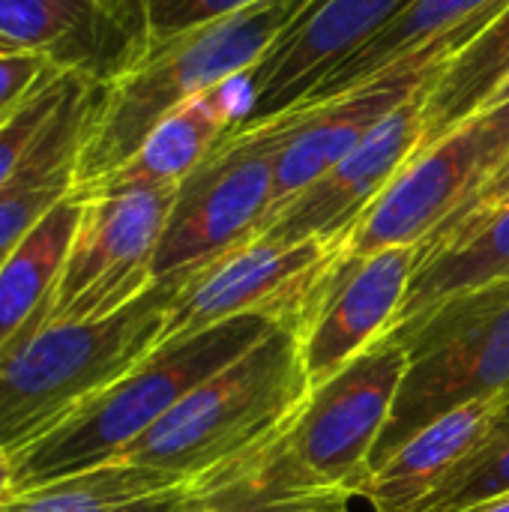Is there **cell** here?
<instances>
[{"mask_svg": "<svg viewBox=\"0 0 509 512\" xmlns=\"http://www.w3.org/2000/svg\"><path fill=\"white\" fill-rule=\"evenodd\" d=\"M509 153V105L480 111L420 150L369 204L345 237L357 261L396 246L426 243Z\"/></svg>", "mask_w": 509, "mask_h": 512, "instance_id": "10", "label": "cell"}, {"mask_svg": "<svg viewBox=\"0 0 509 512\" xmlns=\"http://www.w3.org/2000/svg\"><path fill=\"white\" fill-rule=\"evenodd\" d=\"M390 339L405 348L408 369L372 468L447 411L509 396V282L447 297Z\"/></svg>", "mask_w": 509, "mask_h": 512, "instance_id": "6", "label": "cell"}, {"mask_svg": "<svg viewBox=\"0 0 509 512\" xmlns=\"http://www.w3.org/2000/svg\"><path fill=\"white\" fill-rule=\"evenodd\" d=\"M507 6L509 0H411L366 48L345 60L297 108L330 102L396 72L441 66L477 39Z\"/></svg>", "mask_w": 509, "mask_h": 512, "instance_id": "15", "label": "cell"}, {"mask_svg": "<svg viewBox=\"0 0 509 512\" xmlns=\"http://www.w3.org/2000/svg\"><path fill=\"white\" fill-rule=\"evenodd\" d=\"M84 201L72 192L57 201L15 246L0 267V354L36 321L45 318L63 276Z\"/></svg>", "mask_w": 509, "mask_h": 512, "instance_id": "22", "label": "cell"}, {"mask_svg": "<svg viewBox=\"0 0 509 512\" xmlns=\"http://www.w3.org/2000/svg\"><path fill=\"white\" fill-rule=\"evenodd\" d=\"M309 3L258 0L147 45L126 72L102 84L78 153L72 192L81 195L120 171L171 111L246 75Z\"/></svg>", "mask_w": 509, "mask_h": 512, "instance_id": "2", "label": "cell"}, {"mask_svg": "<svg viewBox=\"0 0 509 512\" xmlns=\"http://www.w3.org/2000/svg\"><path fill=\"white\" fill-rule=\"evenodd\" d=\"M12 492H15V465H12V456L0 453V504L12 498Z\"/></svg>", "mask_w": 509, "mask_h": 512, "instance_id": "30", "label": "cell"}, {"mask_svg": "<svg viewBox=\"0 0 509 512\" xmlns=\"http://www.w3.org/2000/svg\"><path fill=\"white\" fill-rule=\"evenodd\" d=\"M240 114H243L240 78L189 99L147 135L141 150L120 171H114L93 189L81 192V198L102 189L180 186L225 141V135L237 126Z\"/></svg>", "mask_w": 509, "mask_h": 512, "instance_id": "19", "label": "cell"}, {"mask_svg": "<svg viewBox=\"0 0 509 512\" xmlns=\"http://www.w3.org/2000/svg\"><path fill=\"white\" fill-rule=\"evenodd\" d=\"M426 87L390 111L336 168L294 195L258 231V237L282 246L303 240H345L369 204L420 150Z\"/></svg>", "mask_w": 509, "mask_h": 512, "instance_id": "12", "label": "cell"}, {"mask_svg": "<svg viewBox=\"0 0 509 512\" xmlns=\"http://www.w3.org/2000/svg\"><path fill=\"white\" fill-rule=\"evenodd\" d=\"M72 81H75V75L63 72L60 78H54L51 84L36 90L9 120L0 123V195L6 192V186L18 177V171L33 156L39 138L45 135L57 108L63 105Z\"/></svg>", "mask_w": 509, "mask_h": 512, "instance_id": "24", "label": "cell"}, {"mask_svg": "<svg viewBox=\"0 0 509 512\" xmlns=\"http://www.w3.org/2000/svg\"><path fill=\"white\" fill-rule=\"evenodd\" d=\"M273 327L279 324L264 315H240L195 336L162 342L135 369L78 408L63 426L12 456L15 492L114 462L189 390L246 354Z\"/></svg>", "mask_w": 509, "mask_h": 512, "instance_id": "4", "label": "cell"}, {"mask_svg": "<svg viewBox=\"0 0 509 512\" xmlns=\"http://www.w3.org/2000/svg\"><path fill=\"white\" fill-rule=\"evenodd\" d=\"M417 249L420 261L396 327L429 312L447 297L492 282H509V204Z\"/></svg>", "mask_w": 509, "mask_h": 512, "instance_id": "21", "label": "cell"}, {"mask_svg": "<svg viewBox=\"0 0 509 512\" xmlns=\"http://www.w3.org/2000/svg\"><path fill=\"white\" fill-rule=\"evenodd\" d=\"M417 261V246H396L357 261L342 258L324 300L300 336L309 387L330 381L396 330Z\"/></svg>", "mask_w": 509, "mask_h": 512, "instance_id": "13", "label": "cell"}, {"mask_svg": "<svg viewBox=\"0 0 509 512\" xmlns=\"http://www.w3.org/2000/svg\"><path fill=\"white\" fill-rule=\"evenodd\" d=\"M258 0H144L147 15V45L177 36L195 24L231 15Z\"/></svg>", "mask_w": 509, "mask_h": 512, "instance_id": "26", "label": "cell"}, {"mask_svg": "<svg viewBox=\"0 0 509 512\" xmlns=\"http://www.w3.org/2000/svg\"><path fill=\"white\" fill-rule=\"evenodd\" d=\"M102 3L123 27L138 33L147 42V15H144V0H96Z\"/></svg>", "mask_w": 509, "mask_h": 512, "instance_id": "28", "label": "cell"}, {"mask_svg": "<svg viewBox=\"0 0 509 512\" xmlns=\"http://www.w3.org/2000/svg\"><path fill=\"white\" fill-rule=\"evenodd\" d=\"M339 512H348V510H339Z\"/></svg>", "mask_w": 509, "mask_h": 512, "instance_id": "34", "label": "cell"}, {"mask_svg": "<svg viewBox=\"0 0 509 512\" xmlns=\"http://www.w3.org/2000/svg\"><path fill=\"white\" fill-rule=\"evenodd\" d=\"M462 512H509V492H501L495 498H486V501H480V504H474V507H468V510Z\"/></svg>", "mask_w": 509, "mask_h": 512, "instance_id": "31", "label": "cell"}, {"mask_svg": "<svg viewBox=\"0 0 509 512\" xmlns=\"http://www.w3.org/2000/svg\"><path fill=\"white\" fill-rule=\"evenodd\" d=\"M0 39L96 84L114 81L147 48L96 0H0Z\"/></svg>", "mask_w": 509, "mask_h": 512, "instance_id": "17", "label": "cell"}, {"mask_svg": "<svg viewBox=\"0 0 509 512\" xmlns=\"http://www.w3.org/2000/svg\"><path fill=\"white\" fill-rule=\"evenodd\" d=\"M282 144L285 129L276 120L225 135L180 183L153 258V279L201 270L258 237L270 213Z\"/></svg>", "mask_w": 509, "mask_h": 512, "instance_id": "8", "label": "cell"}, {"mask_svg": "<svg viewBox=\"0 0 509 512\" xmlns=\"http://www.w3.org/2000/svg\"><path fill=\"white\" fill-rule=\"evenodd\" d=\"M348 510V504H285V507H246V510H219V512H339Z\"/></svg>", "mask_w": 509, "mask_h": 512, "instance_id": "29", "label": "cell"}, {"mask_svg": "<svg viewBox=\"0 0 509 512\" xmlns=\"http://www.w3.org/2000/svg\"><path fill=\"white\" fill-rule=\"evenodd\" d=\"M309 390L297 333L273 327L246 354L189 390L114 462L198 480L273 438Z\"/></svg>", "mask_w": 509, "mask_h": 512, "instance_id": "5", "label": "cell"}, {"mask_svg": "<svg viewBox=\"0 0 509 512\" xmlns=\"http://www.w3.org/2000/svg\"><path fill=\"white\" fill-rule=\"evenodd\" d=\"M342 258L345 240L282 246L252 237L186 276L168 309L162 342L195 336L240 315H264L300 339Z\"/></svg>", "mask_w": 509, "mask_h": 512, "instance_id": "7", "label": "cell"}, {"mask_svg": "<svg viewBox=\"0 0 509 512\" xmlns=\"http://www.w3.org/2000/svg\"><path fill=\"white\" fill-rule=\"evenodd\" d=\"M501 492H509V420L489 441V447L420 512H462Z\"/></svg>", "mask_w": 509, "mask_h": 512, "instance_id": "25", "label": "cell"}, {"mask_svg": "<svg viewBox=\"0 0 509 512\" xmlns=\"http://www.w3.org/2000/svg\"><path fill=\"white\" fill-rule=\"evenodd\" d=\"M438 69L441 66L420 69V72H396L369 87L342 93L330 102L294 108V111L273 117L285 129V144L276 162L273 201H270V213L264 225L294 195H300L306 186H312L318 177L336 168L390 111H396L405 99L423 90L435 78Z\"/></svg>", "mask_w": 509, "mask_h": 512, "instance_id": "14", "label": "cell"}, {"mask_svg": "<svg viewBox=\"0 0 509 512\" xmlns=\"http://www.w3.org/2000/svg\"><path fill=\"white\" fill-rule=\"evenodd\" d=\"M411 0H312L240 75L243 114L231 132L297 108L345 60L366 48ZM228 132V135H231Z\"/></svg>", "mask_w": 509, "mask_h": 512, "instance_id": "11", "label": "cell"}, {"mask_svg": "<svg viewBox=\"0 0 509 512\" xmlns=\"http://www.w3.org/2000/svg\"><path fill=\"white\" fill-rule=\"evenodd\" d=\"M102 84L75 75L51 126L39 138L33 156L0 195V267L30 228L75 189L78 153Z\"/></svg>", "mask_w": 509, "mask_h": 512, "instance_id": "18", "label": "cell"}, {"mask_svg": "<svg viewBox=\"0 0 509 512\" xmlns=\"http://www.w3.org/2000/svg\"><path fill=\"white\" fill-rule=\"evenodd\" d=\"M60 75L63 69H57L42 54H30V51L0 54V123L9 120L36 90H42Z\"/></svg>", "mask_w": 509, "mask_h": 512, "instance_id": "27", "label": "cell"}, {"mask_svg": "<svg viewBox=\"0 0 509 512\" xmlns=\"http://www.w3.org/2000/svg\"><path fill=\"white\" fill-rule=\"evenodd\" d=\"M408 354L396 339L351 360L309 390L291 420L240 459L192 480L198 512L348 504L372 474Z\"/></svg>", "mask_w": 509, "mask_h": 512, "instance_id": "1", "label": "cell"}, {"mask_svg": "<svg viewBox=\"0 0 509 512\" xmlns=\"http://www.w3.org/2000/svg\"><path fill=\"white\" fill-rule=\"evenodd\" d=\"M12 51H15V48H12V45H6V42L0 39V54H12Z\"/></svg>", "mask_w": 509, "mask_h": 512, "instance_id": "33", "label": "cell"}, {"mask_svg": "<svg viewBox=\"0 0 509 512\" xmlns=\"http://www.w3.org/2000/svg\"><path fill=\"white\" fill-rule=\"evenodd\" d=\"M509 78V6L459 54H453L426 87L420 150L441 141L468 117L480 114ZM417 150V153H420ZM414 153V156H417Z\"/></svg>", "mask_w": 509, "mask_h": 512, "instance_id": "23", "label": "cell"}, {"mask_svg": "<svg viewBox=\"0 0 509 512\" xmlns=\"http://www.w3.org/2000/svg\"><path fill=\"white\" fill-rule=\"evenodd\" d=\"M180 186L102 189L78 195L81 222L45 324L102 321L138 300L153 279V258Z\"/></svg>", "mask_w": 509, "mask_h": 512, "instance_id": "9", "label": "cell"}, {"mask_svg": "<svg viewBox=\"0 0 509 512\" xmlns=\"http://www.w3.org/2000/svg\"><path fill=\"white\" fill-rule=\"evenodd\" d=\"M498 105H509V78L504 81V84H501V87H498V90H495V96L486 102V108H483V111H489V108H498Z\"/></svg>", "mask_w": 509, "mask_h": 512, "instance_id": "32", "label": "cell"}, {"mask_svg": "<svg viewBox=\"0 0 509 512\" xmlns=\"http://www.w3.org/2000/svg\"><path fill=\"white\" fill-rule=\"evenodd\" d=\"M189 273L156 279L102 321L42 324L0 357V453L18 456L159 348Z\"/></svg>", "mask_w": 509, "mask_h": 512, "instance_id": "3", "label": "cell"}, {"mask_svg": "<svg viewBox=\"0 0 509 512\" xmlns=\"http://www.w3.org/2000/svg\"><path fill=\"white\" fill-rule=\"evenodd\" d=\"M509 420V396L477 399L414 432L366 477L357 498L375 512H420Z\"/></svg>", "mask_w": 509, "mask_h": 512, "instance_id": "16", "label": "cell"}, {"mask_svg": "<svg viewBox=\"0 0 509 512\" xmlns=\"http://www.w3.org/2000/svg\"><path fill=\"white\" fill-rule=\"evenodd\" d=\"M0 512H198L192 480L129 465L108 462L45 486L15 492Z\"/></svg>", "mask_w": 509, "mask_h": 512, "instance_id": "20", "label": "cell"}]
</instances>
